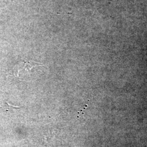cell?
Returning a JSON list of instances; mask_svg holds the SVG:
<instances>
[{"instance_id":"obj_1","label":"cell","mask_w":147,"mask_h":147,"mask_svg":"<svg viewBox=\"0 0 147 147\" xmlns=\"http://www.w3.org/2000/svg\"><path fill=\"white\" fill-rule=\"evenodd\" d=\"M38 65H42L40 63L34 61H24L16 65L13 69L14 75L20 80L25 81L31 75L32 70Z\"/></svg>"}]
</instances>
